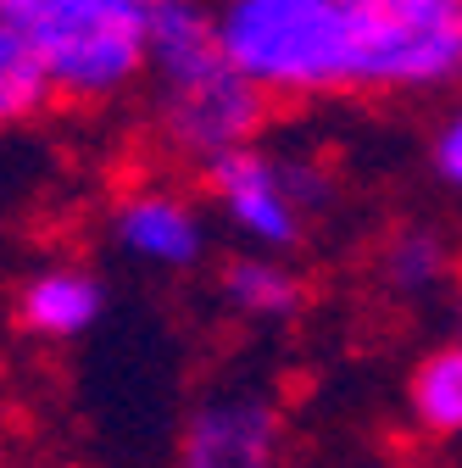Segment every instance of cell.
<instances>
[{"instance_id": "obj_1", "label": "cell", "mask_w": 462, "mask_h": 468, "mask_svg": "<svg viewBox=\"0 0 462 468\" xmlns=\"http://www.w3.org/2000/svg\"><path fill=\"white\" fill-rule=\"evenodd\" d=\"M217 39L268 101L462 95V0H228Z\"/></svg>"}, {"instance_id": "obj_2", "label": "cell", "mask_w": 462, "mask_h": 468, "mask_svg": "<svg viewBox=\"0 0 462 468\" xmlns=\"http://www.w3.org/2000/svg\"><path fill=\"white\" fill-rule=\"evenodd\" d=\"M145 112L162 151L206 173L223 156L262 145L273 101L228 62L217 39V6L151 0Z\"/></svg>"}, {"instance_id": "obj_3", "label": "cell", "mask_w": 462, "mask_h": 468, "mask_svg": "<svg viewBox=\"0 0 462 468\" xmlns=\"http://www.w3.org/2000/svg\"><path fill=\"white\" fill-rule=\"evenodd\" d=\"M28 39L50 101L111 106L145 90L151 0H0Z\"/></svg>"}, {"instance_id": "obj_4", "label": "cell", "mask_w": 462, "mask_h": 468, "mask_svg": "<svg viewBox=\"0 0 462 468\" xmlns=\"http://www.w3.org/2000/svg\"><path fill=\"white\" fill-rule=\"evenodd\" d=\"M201 201L246 251L290 257L312 234V223L334 207V173L307 151L262 140L212 162L201 173Z\"/></svg>"}, {"instance_id": "obj_5", "label": "cell", "mask_w": 462, "mask_h": 468, "mask_svg": "<svg viewBox=\"0 0 462 468\" xmlns=\"http://www.w3.org/2000/svg\"><path fill=\"white\" fill-rule=\"evenodd\" d=\"M173 468H284V407L257 385L201 396L179 424Z\"/></svg>"}, {"instance_id": "obj_6", "label": "cell", "mask_w": 462, "mask_h": 468, "mask_svg": "<svg viewBox=\"0 0 462 468\" xmlns=\"http://www.w3.org/2000/svg\"><path fill=\"white\" fill-rule=\"evenodd\" d=\"M118 251L140 268L156 273H195L212 257V212L201 196L167 185V179H140L129 185L106 212Z\"/></svg>"}, {"instance_id": "obj_7", "label": "cell", "mask_w": 462, "mask_h": 468, "mask_svg": "<svg viewBox=\"0 0 462 468\" xmlns=\"http://www.w3.org/2000/svg\"><path fill=\"white\" fill-rule=\"evenodd\" d=\"M106 313V284L84 262H45L17 284V324L34 340H84Z\"/></svg>"}, {"instance_id": "obj_8", "label": "cell", "mask_w": 462, "mask_h": 468, "mask_svg": "<svg viewBox=\"0 0 462 468\" xmlns=\"http://www.w3.org/2000/svg\"><path fill=\"white\" fill-rule=\"evenodd\" d=\"M217 302L240 324L257 329H284L307 313V279L290 257H262V251H235L217 262Z\"/></svg>"}, {"instance_id": "obj_9", "label": "cell", "mask_w": 462, "mask_h": 468, "mask_svg": "<svg viewBox=\"0 0 462 468\" xmlns=\"http://www.w3.org/2000/svg\"><path fill=\"white\" fill-rule=\"evenodd\" d=\"M407 424L429 441H462V340H440L407 368Z\"/></svg>"}, {"instance_id": "obj_10", "label": "cell", "mask_w": 462, "mask_h": 468, "mask_svg": "<svg viewBox=\"0 0 462 468\" xmlns=\"http://www.w3.org/2000/svg\"><path fill=\"white\" fill-rule=\"evenodd\" d=\"M457 268H462V257L451 251V240L435 223H401L379 246V279L401 302H424L435 290H451Z\"/></svg>"}, {"instance_id": "obj_11", "label": "cell", "mask_w": 462, "mask_h": 468, "mask_svg": "<svg viewBox=\"0 0 462 468\" xmlns=\"http://www.w3.org/2000/svg\"><path fill=\"white\" fill-rule=\"evenodd\" d=\"M50 106V90H45V73L34 62L28 39L12 28L6 6H0V134L6 129H23Z\"/></svg>"}, {"instance_id": "obj_12", "label": "cell", "mask_w": 462, "mask_h": 468, "mask_svg": "<svg viewBox=\"0 0 462 468\" xmlns=\"http://www.w3.org/2000/svg\"><path fill=\"white\" fill-rule=\"evenodd\" d=\"M429 173H435V185L462 196V95L440 106L435 129H429Z\"/></svg>"}, {"instance_id": "obj_13", "label": "cell", "mask_w": 462, "mask_h": 468, "mask_svg": "<svg viewBox=\"0 0 462 468\" xmlns=\"http://www.w3.org/2000/svg\"><path fill=\"white\" fill-rule=\"evenodd\" d=\"M451 318H457V340H462V268H457V284H451Z\"/></svg>"}]
</instances>
